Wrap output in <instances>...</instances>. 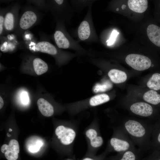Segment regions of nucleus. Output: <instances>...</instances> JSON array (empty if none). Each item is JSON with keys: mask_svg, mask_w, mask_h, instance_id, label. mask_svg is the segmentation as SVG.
Masks as SVG:
<instances>
[{"mask_svg": "<svg viewBox=\"0 0 160 160\" xmlns=\"http://www.w3.org/2000/svg\"><path fill=\"white\" fill-rule=\"evenodd\" d=\"M153 126L150 123L133 119L124 120L121 127L142 153L151 148Z\"/></svg>", "mask_w": 160, "mask_h": 160, "instance_id": "obj_1", "label": "nucleus"}, {"mask_svg": "<svg viewBox=\"0 0 160 160\" xmlns=\"http://www.w3.org/2000/svg\"><path fill=\"white\" fill-rule=\"evenodd\" d=\"M110 144L113 150L119 153L137 149L130 138L121 127L118 136L111 138Z\"/></svg>", "mask_w": 160, "mask_h": 160, "instance_id": "obj_2", "label": "nucleus"}, {"mask_svg": "<svg viewBox=\"0 0 160 160\" xmlns=\"http://www.w3.org/2000/svg\"><path fill=\"white\" fill-rule=\"evenodd\" d=\"M127 63L134 69L139 71L148 69L151 65V62L148 57L142 55L132 54L125 58Z\"/></svg>", "mask_w": 160, "mask_h": 160, "instance_id": "obj_3", "label": "nucleus"}, {"mask_svg": "<svg viewBox=\"0 0 160 160\" xmlns=\"http://www.w3.org/2000/svg\"><path fill=\"white\" fill-rule=\"evenodd\" d=\"M55 133L61 143L66 145L72 143L76 136V133L73 129L62 125L56 128Z\"/></svg>", "mask_w": 160, "mask_h": 160, "instance_id": "obj_4", "label": "nucleus"}, {"mask_svg": "<svg viewBox=\"0 0 160 160\" xmlns=\"http://www.w3.org/2000/svg\"><path fill=\"white\" fill-rule=\"evenodd\" d=\"M129 109L134 114L143 117L150 116L154 112L151 105L144 102H138L133 103L130 106Z\"/></svg>", "mask_w": 160, "mask_h": 160, "instance_id": "obj_5", "label": "nucleus"}, {"mask_svg": "<svg viewBox=\"0 0 160 160\" xmlns=\"http://www.w3.org/2000/svg\"><path fill=\"white\" fill-rule=\"evenodd\" d=\"M1 151L4 153L6 158L8 160H16L18 157L20 151L19 145L18 141L15 139H12L9 145L4 144L1 147Z\"/></svg>", "mask_w": 160, "mask_h": 160, "instance_id": "obj_6", "label": "nucleus"}, {"mask_svg": "<svg viewBox=\"0 0 160 160\" xmlns=\"http://www.w3.org/2000/svg\"><path fill=\"white\" fill-rule=\"evenodd\" d=\"M37 17L33 12L28 11L25 12L21 16L20 21V28L23 29L31 27L36 22Z\"/></svg>", "mask_w": 160, "mask_h": 160, "instance_id": "obj_7", "label": "nucleus"}, {"mask_svg": "<svg viewBox=\"0 0 160 160\" xmlns=\"http://www.w3.org/2000/svg\"><path fill=\"white\" fill-rule=\"evenodd\" d=\"M147 32L151 41L160 47V27L154 24H150L147 27Z\"/></svg>", "mask_w": 160, "mask_h": 160, "instance_id": "obj_8", "label": "nucleus"}, {"mask_svg": "<svg viewBox=\"0 0 160 160\" xmlns=\"http://www.w3.org/2000/svg\"><path fill=\"white\" fill-rule=\"evenodd\" d=\"M38 108L42 115L49 117L53 115L54 112L53 107L48 101L43 98H40L37 101Z\"/></svg>", "mask_w": 160, "mask_h": 160, "instance_id": "obj_9", "label": "nucleus"}, {"mask_svg": "<svg viewBox=\"0 0 160 160\" xmlns=\"http://www.w3.org/2000/svg\"><path fill=\"white\" fill-rule=\"evenodd\" d=\"M148 1L146 0H129L128 5L132 11L138 13H142L147 9Z\"/></svg>", "mask_w": 160, "mask_h": 160, "instance_id": "obj_10", "label": "nucleus"}, {"mask_svg": "<svg viewBox=\"0 0 160 160\" xmlns=\"http://www.w3.org/2000/svg\"><path fill=\"white\" fill-rule=\"evenodd\" d=\"M119 153L116 160H140L142 154L138 149Z\"/></svg>", "mask_w": 160, "mask_h": 160, "instance_id": "obj_11", "label": "nucleus"}, {"mask_svg": "<svg viewBox=\"0 0 160 160\" xmlns=\"http://www.w3.org/2000/svg\"><path fill=\"white\" fill-rule=\"evenodd\" d=\"M151 138V148L154 150L160 151V122L153 126Z\"/></svg>", "mask_w": 160, "mask_h": 160, "instance_id": "obj_12", "label": "nucleus"}, {"mask_svg": "<svg viewBox=\"0 0 160 160\" xmlns=\"http://www.w3.org/2000/svg\"><path fill=\"white\" fill-rule=\"evenodd\" d=\"M108 76L113 82L117 84L124 82L127 77L124 72L115 69H112L109 71Z\"/></svg>", "mask_w": 160, "mask_h": 160, "instance_id": "obj_13", "label": "nucleus"}, {"mask_svg": "<svg viewBox=\"0 0 160 160\" xmlns=\"http://www.w3.org/2000/svg\"><path fill=\"white\" fill-rule=\"evenodd\" d=\"M36 50L41 52L51 55H55L57 52L56 48L53 44L47 41H41L36 45Z\"/></svg>", "mask_w": 160, "mask_h": 160, "instance_id": "obj_14", "label": "nucleus"}, {"mask_svg": "<svg viewBox=\"0 0 160 160\" xmlns=\"http://www.w3.org/2000/svg\"><path fill=\"white\" fill-rule=\"evenodd\" d=\"M87 137L90 140L92 146L94 148H97L102 145L103 143V140L101 136H97V133L94 129H90L86 132Z\"/></svg>", "mask_w": 160, "mask_h": 160, "instance_id": "obj_15", "label": "nucleus"}, {"mask_svg": "<svg viewBox=\"0 0 160 160\" xmlns=\"http://www.w3.org/2000/svg\"><path fill=\"white\" fill-rule=\"evenodd\" d=\"M143 100L148 103L154 105L160 104V94L153 90H150L145 92L143 95Z\"/></svg>", "mask_w": 160, "mask_h": 160, "instance_id": "obj_16", "label": "nucleus"}, {"mask_svg": "<svg viewBox=\"0 0 160 160\" xmlns=\"http://www.w3.org/2000/svg\"><path fill=\"white\" fill-rule=\"evenodd\" d=\"M90 29L89 25L87 21L84 20L79 25L78 34L79 39L84 41L87 39L90 34Z\"/></svg>", "mask_w": 160, "mask_h": 160, "instance_id": "obj_17", "label": "nucleus"}, {"mask_svg": "<svg viewBox=\"0 0 160 160\" xmlns=\"http://www.w3.org/2000/svg\"><path fill=\"white\" fill-rule=\"evenodd\" d=\"M55 42L60 48L67 49L70 46V43L64 34L60 31H57L54 34Z\"/></svg>", "mask_w": 160, "mask_h": 160, "instance_id": "obj_18", "label": "nucleus"}, {"mask_svg": "<svg viewBox=\"0 0 160 160\" xmlns=\"http://www.w3.org/2000/svg\"><path fill=\"white\" fill-rule=\"evenodd\" d=\"M33 64L34 71L38 75L45 73L48 70V66L47 63L40 58L34 59Z\"/></svg>", "mask_w": 160, "mask_h": 160, "instance_id": "obj_19", "label": "nucleus"}, {"mask_svg": "<svg viewBox=\"0 0 160 160\" xmlns=\"http://www.w3.org/2000/svg\"><path fill=\"white\" fill-rule=\"evenodd\" d=\"M147 87L152 90L156 91L160 90V73H153L147 83Z\"/></svg>", "mask_w": 160, "mask_h": 160, "instance_id": "obj_20", "label": "nucleus"}, {"mask_svg": "<svg viewBox=\"0 0 160 160\" xmlns=\"http://www.w3.org/2000/svg\"><path fill=\"white\" fill-rule=\"evenodd\" d=\"M109 100L110 97L107 94H98L91 98L89 100V104L92 106H95L107 102Z\"/></svg>", "mask_w": 160, "mask_h": 160, "instance_id": "obj_21", "label": "nucleus"}, {"mask_svg": "<svg viewBox=\"0 0 160 160\" xmlns=\"http://www.w3.org/2000/svg\"><path fill=\"white\" fill-rule=\"evenodd\" d=\"M4 25L7 30H11L13 29L14 26V17L12 13H8L6 14L4 20Z\"/></svg>", "mask_w": 160, "mask_h": 160, "instance_id": "obj_22", "label": "nucleus"}, {"mask_svg": "<svg viewBox=\"0 0 160 160\" xmlns=\"http://www.w3.org/2000/svg\"><path fill=\"white\" fill-rule=\"evenodd\" d=\"M43 145V142L41 140H38L36 142H33L28 147L29 151L31 152H38Z\"/></svg>", "mask_w": 160, "mask_h": 160, "instance_id": "obj_23", "label": "nucleus"}, {"mask_svg": "<svg viewBox=\"0 0 160 160\" xmlns=\"http://www.w3.org/2000/svg\"><path fill=\"white\" fill-rule=\"evenodd\" d=\"M143 160H160V151L154 150Z\"/></svg>", "mask_w": 160, "mask_h": 160, "instance_id": "obj_24", "label": "nucleus"}, {"mask_svg": "<svg viewBox=\"0 0 160 160\" xmlns=\"http://www.w3.org/2000/svg\"><path fill=\"white\" fill-rule=\"evenodd\" d=\"M119 34V33L116 30H114L113 31L109 39L106 41L108 46L111 45L114 43Z\"/></svg>", "mask_w": 160, "mask_h": 160, "instance_id": "obj_25", "label": "nucleus"}, {"mask_svg": "<svg viewBox=\"0 0 160 160\" xmlns=\"http://www.w3.org/2000/svg\"><path fill=\"white\" fill-rule=\"evenodd\" d=\"M21 100L22 102L24 104H27L28 102V97L27 93L23 92L21 95Z\"/></svg>", "mask_w": 160, "mask_h": 160, "instance_id": "obj_26", "label": "nucleus"}, {"mask_svg": "<svg viewBox=\"0 0 160 160\" xmlns=\"http://www.w3.org/2000/svg\"><path fill=\"white\" fill-rule=\"evenodd\" d=\"M4 23V18L1 16H0V34L2 33L3 30V25Z\"/></svg>", "mask_w": 160, "mask_h": 160, "instance_id": "obj_27", "label": "nucleus"}, {"mask_svg": "<svg viewBox=\"0 0 160 160\" xmlns=\"http://www.w3.org/2000/svg\"><path fill=\"white\" fill-rule=\"evenodd\" d=\"M4 105V101L1 96L0 97V109L2 108Z\"/></svg>", "mask_w": 160, "mask_h": 160, "instance_id": "obj_28", "label": "nucleus"}, {"mask_svg": "<svg viewBox=\"0 0 160 160\" xmlns=\"http://www.w3.org/2000/svg\"><path fill=\"white\" fill-rule=\"evenodd\" d=\"M55 1L57 4L60 5L62 4L63 2V1L62 0H56Z\"/></svg>", "mask_w": 160, "mask_h": 160, "instance_id": "obj_29", "label": "nucleus"}, {"mask_svg": "<svg viewBox=\"0 0 160 160\" xmlns=\"http://www.w3.org/2000/svg\"><path fill=\"white\" fill-rule=\"evenodd\" d=\"M82 160H93L90 158H87L84 159Z\"/></svg>", "mask_w": 160, "mask_h": 160, "instance_id": "obj_30", "label": "nucleus"}, {"mask_svg": "<svg viewBox=\"0 0 160 160\" xmlns=\"http://www.w3.org/2000/svg\"><path fill=\"white\" fill-rule=\"evenodd\" d=\"M126 7V6L125 5H122V9H124V8H125V7Z\"/></svg>", "mask_w": 160, "mask_h": 160, "instance_id": "obj_31", "label": "nucleus"}, {"mask_svg": "<svg viewBox=\"0 0 160 160\" xmlns=\"http://www.w3.org/2000/svg\"><path fill=\"white\" fill-rule=\"evenodd\" d=\"M12 131V129H9V131Z\"/></svg>", "mask_w": 160, "mask_h": 160, "instance_id": "obj_32", "label": "nucleus"}, {"mask_svg": "<svg viewBox=\"0 0 160 160\" xmlns=\"http://www.w3.org/2000/svg\"><path fill=\"white\" fill-rule=\"evenodd\" d=\"M119 10V9L118 8H117V9H116V10L117 11H118Z\"/></svg>", "mask_w": 160, "mask_h": 160, "instance_id": "obj_33", "label": "nucleus"}]
</instances>
